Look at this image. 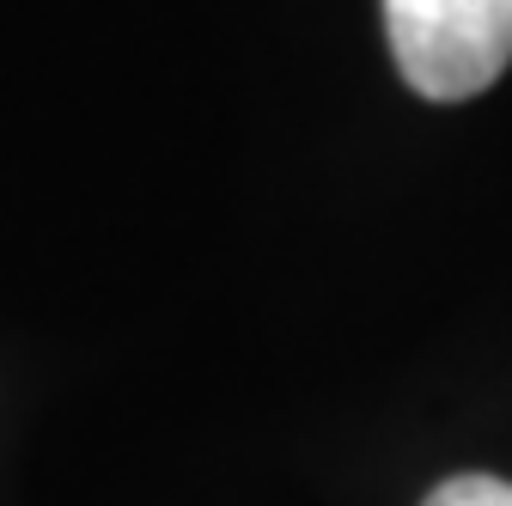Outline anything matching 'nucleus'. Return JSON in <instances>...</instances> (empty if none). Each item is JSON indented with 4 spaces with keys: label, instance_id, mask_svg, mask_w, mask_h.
Returning <instances> with one entry per match:
<instances>
[{
    "label": "nucleus",
    "instance_id": "nucleus-1",
    "mask_svg": "<svg viewBox=\"0 0 512 506\" xmlns=\"http://www.w3.org/2000/svg\"><path fill=\"white\" fill-rule=\"evenodd\" d=\"M384 31L403 80L458 104L488 92L512 61V0H384Z\"/></svg>",
    "mask_w": 512,
    "mask_h": 506
},
{
    "label": "nucleus",
    "instance_id": "nucleus-2",
    "mask_svg": "<svg viewBox=\"0 0 512 506\" xmlns=\"http://www.w3.org/2000/svg\"><path fill=\"white\" fill-rule=\"evenodd\" d=\"M421 506H512V482H500V476H452Z\"/></svg>",
    "mask_w": 512,
    "mask_h": 506
}]
</instances>
